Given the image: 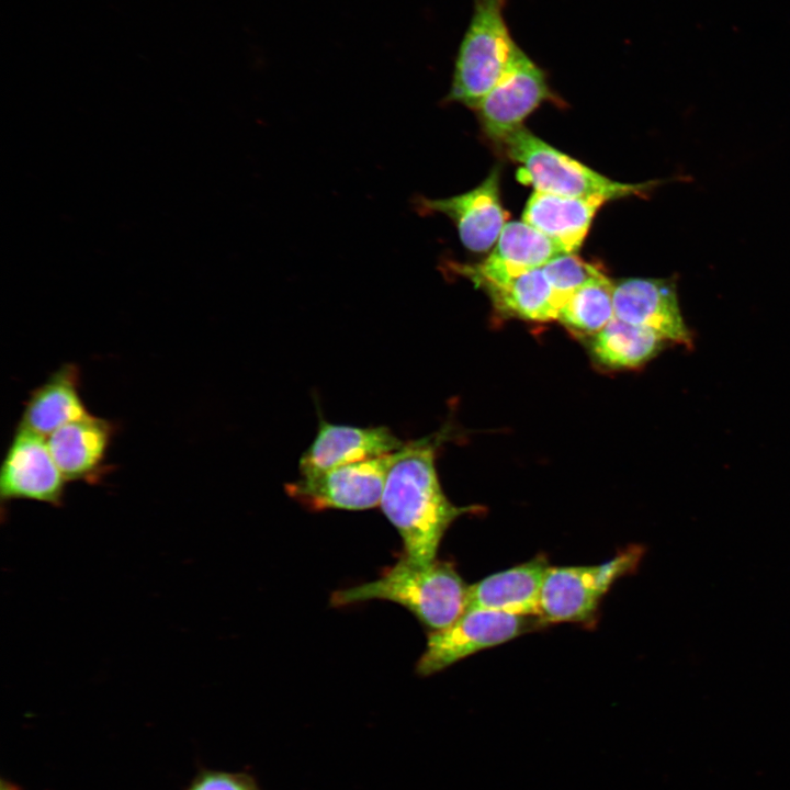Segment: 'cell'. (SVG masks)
Returning a JSON list of instances; mask_svg holds the SVG:
<instances>
[{"mask_svg":"<svg viewBox=\"0 0 790 790\" xmlns=\"http://www.w3.org/2000/svg\"><path fill=\"white\" fill-rule=\"evenodd\" d=\"M609 201L598 194L563 196L534 191L522 219L561 246L575 253L583 245L597 211Z\"/></svg>","mask_w":790,"mask_h":790,"instance_id":"obj_16","label":"cell"},{"mask_svg":"<svg viewBox=\"0 0 790 790\" xmlns=\"http://www.w3.org/2000/svg\"><path fill=\"white\" fill-rule=\"evenodd\" d=\"M613 291L614 283L602 272L563 303L556 319L572 332L592 337L614 317Z\"/></svg>","mask_w":790,"mask_h":790,"instance_id":"obj_20","label":"cell"},{"mask_svg":"<svg viewBox=\"0 0 790 790\" xmlns=\"http://www.w3.org/2000/svg\"><path fill=\"white\" fill-rule=\"evenodd\" d=\"M184 790H261L247 771L229 772L202 768Z\"/></svg>","mask_w":790,"mask_h":790,"instance_id":"obj_22","label":"cell"},{"mask_svg":"<svg viewBox=\"0 0 790 790\" xmlns=\"http://www.w3.org/2000/svg\"><path fill=\"white\" fill-rule=\"evenodd\" d=\"M498 146L520 166L517 171L518 180L532 185L534 191L539 192L574 198L598 194L616 200L647 196L659 183L665 182L613 181L550 146L523 125L509 134Z\"/></svg>","mask_w":790,"mask_h":790,"instance_id":"obj_3","label":"cell"},{"mask_svg":"<svg viewBox=\"0 0 790 790\" xmlns=\"http://www.w3.org/2000/svg\"><path fill=\"white\" fill-rule=\"evenodd\" d=\"M66 483L50 454L47 439L18 426L0 471L1 501L27 499L59 507Z\"/></svg>","mask_w":790,"mask_h":790,"instance_id":"obj_9","label":"cell"},{"mask_svg":"<svg viewBox=\"0 0 790 790\" xmlns=\"http://www.w3.org/2000/svg\"><path fill=\"white\" fill-rule=\"evenodd\" d=\"M89 414L80 396V369L68 362L32 390L18 426L47 438L61 426Z\"/></svg>","mask_w":790,"mask_h":790,"instance_id":"obj_17","label":"cell"},{"mask_svg":"<svg viewBox=\"0 0 790 790\" xmlns=\"http://www.w3.org/2000/svg\"><path fill=\"white\" fill-rule=\"evenodd\" d=\"M472 2V15L459 44L445 102L476 110L505 74L519 45L505 19L507 0Z\"/></svg>","mask_w":790,"mask_h":790,"instance_id":"obj_4","label":"cell"},{"mask_svg":"<svg viewBox=\"0 0 790 790\" xmlns=\"http://www.w3.org/2000/svg\"><path fill=\"white\" fill-rule=\"evenodd\" d=\"M400 440L385 426L357 427L320 420L317 435L300 459L301 475L369 460L400 450Z\"/></svg>","mask_w":790,"mask_h":790,"instance_id":"obj_13","label":"cell"},{"mask_svg":"<svg viewBox=\"0 0 790 790\" xmlns=\"http://www.w3.org/2000/svg\"><path fill=\"white\" fill-rule=\"evenodd\" d=\"M467 585L452 563H416L402 557L382 575L330 597L334 607L369 600H387L409 610L430 631L443 629L465 610Z\"/></svg>","mask_w":790,"mask_h":790,"instance_id":"obj_2","label":"cell"},{"mask_svg":"<svg viewBox=\"0 0 790 790\" xmlns=\"http://www.w3.org/2000/svg\"><path fill=\"white\" fill-rule=\"evenodd\" d=\"M552 97L545 71L519 46L500 80L475 111L485 134L498 146Z\"/></svg>","mask_w":790,"mask_h":790,"instance_id":"obj_8","label":"cell"},{"mask_svg":"<svg viewBox=\"0 0 790 790\" xmlns=\"http://www.w3.org/2000/svg\"><path fill=\"white\" fill-rule=\"evenodd\" d=\"M643 554L642 546L633 545L601 565L549 566L539 601L542 625L590 622L614 580L636 569Z\"/></svg>","mask_w":790,"mask_h":790,"instance_id":"obj_5","label":"cell"},{"mask_svg":"<svg viewBox=\"0 0 790 790\" xmlns=\"http://www.w3.org/2000/svg\"><path fill=\"white\" fill-rule=\"evenodd\" d=\"M499 179V169L494 168L479 185L465 193L445 199L419 196L415 201L416 211L422 215L444 214L455 224L465 248L474 252L487 251L495 246L507 223Z\"/></svg>","mask_w":790,"mask_h":790,"instance_id":"obj_10","label":"cell"},{"mask_svg":"<svg viewBox=\"0 0 790 790\" xmlns=\"http://www.w3.org/2000/svg\"><path fill=\"white\" fill-rule=\"evenodd\" d=\"M666 340L654 330L616 316L590 341L595 359L610 369H636L655 358Z\"/></svg>","mask_w":790,"mask_h":790,"instance_id":"obj_19","label":"cell"},{"mask_svg":"<svg viewBox=\"0 0 790 790\" xmlns=\"http://www.w3.org/2000/svg\"><path fill=\"white\" fill-rule=\"evenodd\" d=\"M439 438L407 441L388 471L381 509L399 533L403 556L416 563L436 560L450 524L474 507H458L444 495L436 469Z\"/></svg>","mask_w":790,"mask_h":790,"instance_id":"obj_1","label":"cell"},{"mask_svg":"<svg viewBox=\"0 0 790 790\" xmlns=\"http://www.w3.org/2000/svg\"><path fill=\"white\" fill-rule=\"evenodd\" d=\"M115 425L89 414L68 422L50 436V454L67 482L95 484L106 474L108 450L115 433Z\"/></svg>","mask_w":790,"mask_h":790,"instance_id":"obj_14","label":"cell"},{"mask_svg":"<svg viewBox=\"0 0 790 790\" xmlns=\"http://www.w3.org/2000/svg\"><path fill=\"white\" fill-rule=\"evenodd\" d=\"M396 452L328 469L285 485L286 494L304 508L365 510L380 505Z\"/></svg>","mask_w":790,"mask_h":790,"instance_id":"obj_7","label":"cell"},{"mask_svg":"<svg viewBox=\"0 0 790 790\" xmlns=\"http://www.w3.org/2000/svg\"><path fill=\"white\" fill-rule=\"evenodd\" d=\"M560 307L580 286L603 271L575 253L561 255L542 267Z\"/></svg>","mask_w":790,"mask_h":790,"instance_id":"obj_21","label":"cell"},{"mask_svg":"<svg viewBox=\"0 0 790 790\" xmlns=\"http://www.w3.org/2000/svg\"><path fill=\"white\" fill-rule=\"evenodd\" d=\"M476 286L488 294L494 307L503 315L533 321L557 317L560 304L542 268L500 283L482 282Z\"/></svg>","mask_w":790,"mask_h":790,"instance_id":"obj_18","label":"cell"},{"mask_svg":"<svg viewBox=\"0 0 790 790\" xmlns=\"http://www.w3.org/2000/svg\"><path fill=\"white\" fill-rule=\"evenodd\" d=\"M540 624L535 616L465 610L448 627L428 633L416 673L419 676L433 675L478 651L510 641Z\"/></svg>","mask_w":790,"mask_h":790,"instance_id":"obj_6","label":"cell"},{"mask_svg":"<svg viewBox=\"0 0 790 790\" xmlns=\"http://www.w3.org/2000/svg\"><path fill=\"white\" fill-rule=\"evenodd\" d=\"M549 566L546 558L539 555L483 578L467 587L465 610L538 617L541 588Z\"/></svg>","mask_w":790,"mask_h":790,"instance_id":"obj_15","label":"cell"},{"mask_svg":"<svg viewBox=\"0 0 790 790\" xmlns=\"http://www.w3.org/2000/svg\"><path fill=\"white\" fill-rule=\"evenodd\" d=\"M614 316L632 325L650 328L667 342L693 346L686 325L675 280L632 278L614 284Z\"/></svg>","mask_w":790,"mask_h":790,"instance_id":"obj_11","label":"cell"},{"mask_svg":"<svg viewBox=\"0 0 790 790\" xmlns=\"http://www.w3.org/2000/svg\"><path fill=\"white\" fill-rule=\"evenodd\" d=\"M564 253L561 246L524 221L509 222L505 224L492 253L485 260L474 264L449 261L447 267L475 285L482 282L500 283L542 268Z\"/></svg>","mask_w":790,"mask_h":790,"instance_id":"obj_12","label":"cell"}]
</instances>
